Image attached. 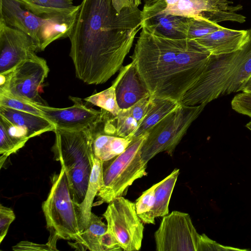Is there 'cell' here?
Listing matches in <instances>:
<instances>
[{"label":"cell","mask_w":251,"mask_h":251,"mask_svg":"<svg viewBox=\"0 0 251 251\" xmlns=\"http://www.w3.org/2000/svg\"><path fill=\"white\" fill-rule=\"evenodd\" d=\"M37 45L29 35L0 21V74L8 73L36 55Z\"/></svg>","instance_id":"13"},{"label":"cell","mask_w":251,"mask_h":251,"mask_svg":"<svg viewBox=\"0 0 251 251\" xmlns=\"http://www.w3.org/2000/svg\"><path fill=\"white\" fill-rule=\"evenodd\" d=\"M246 126L247 128L251 131V121H250L246 125Z\"/></svg>","instance_id":"40"},{"label":"cell","mask_w":251,"mask_h":251,"mask_svg":"<svg viewBox=\"0 0 251 251\" xmlns=\"http://www.w3.org/2000/svg\"><path fill=\"white\" fill-rule=\"evenodd\" d=\"M52 18L46 19L26 8L20 0H0V21L29 35L38 50L43 51L50 44Z\"/></svg>","instance_id":"10"},{"label":"cell","mask_w":251,"mask_h":251,"mask_svg":"<svg viewBox=\"0 0 251 251\" xmlns=\"http://www.w3.org/2000/svg\"><path fill=\"white\" fill-rule=\"evenodd\" d=\"M52 151L67 175L75 204L83 201L93 169L94 156L89 128L68 130L56 128Z\"/></svg>","instance_id":"4"},{"label":"cell","mask_w":251,"mask_h":251,"mask_svg":"<svg viewBox=\"0 0 251 251\" xmlns=\"http://www.w3.org/2000/svg\"><path fill=\"white\" fill-rule=\"evenodd\" d=\"M200 235L189 214L173 211L163 217L154 233L157 251H197Z\"/></svg>","instance_id":"9"},{"label":"cell","mask_w":251,"mask_h":251,"mask_svg":"<svg viewBox=\"0 0 251 251\" xmlns=\"http://www.w3.org/2000/svg\"><path fill=\"white\" fill-rule=\"evenodd\" d=\"M24 6L36 16L48 19L68 14L79 9L73 0H20Z\"/></svg>","instance_id":"22"},{"label":"cell","mask_w":251,"mask_h":251,"mask_svg":"<svg viewBox=\"0 0 251 251\" xmlns=\"http://www.w3.org/2000/svg\"><path fill=\"white\" fill-rule=\"evenodd\" d=\"M222 27L217 23L201 17L189 18L186 39L194 40L216 31Z\"/></svg>","instance_id":"27"},{"label":"cell","mask_w":251,"mask_h":251,"mask_svg":"<svg viewBox=\"0 0 251 251\" xmlns=\"http://www.w3.org/2000/svg\"><path fill=\"white\" fill-rule=\"evenodd\" d=\"M99 251H119L123 249L114 235L109 230L102 235L99 241Z\"/></svg>","instance_id":"34"},{"label":"cell","mask_w":251,"mask_h":251,"mask_svg":"<svg viewBox=\"0 0 251 251\" xmlns=\"http://www.w3.org/2000/svg\"><path fill=\"white\" fill-rule=\"evenodd\" d=\"M100 119L89 128L92 137L94 156L104 162L123 153L133 139L132 137L123 138L105 133L102 129Z\"/></svg>","instance_id":"18"},{"label":"cell","mask_w":251,"mask_h":251,"mask_svg":"<svg viewBox=\"0 0 251 251\" xmlns=\"http://www.w3.org/2000/svg\"><path fill=\"white\" fill-rule=\"evenodd\" d=\"M141 26L132 61L151 95L180 102L210 52L194 40L168 38L142 22Z\"/></svg>","instance_id":"2"},{"label":"cell","mask_w":251,"mask_h":251,"mask_svg":"<svg viewBox=\"0 0 251 251\" xmlns=\"http://www.w3.org/2000/svg\"><path fill=\"white\" fill-rule=\"evenodd\" d=\"M242 48L236 51L211 55L201 75L180 102L185 105L207 104L221 97L241 91L251 75V27Z\"/></svg>","instance_id":"3"},{"label":"cell","mask_w":251,"mask_h":251,"mask_svg":"<svg viewBox=\"0 0 251 251\" xmlns=\"http://www.w3.org/2000/svg\"><path fill=\"white\" fill-rule=\"evenodd\" d=\"M17 151L15 146L8 135L5 127L0 123V167L8 156Z\"/></svg>","instance_id":"31"},{"label":"cell","mask_w":251,"mask_h":251,"mask_svg":"<svg viewBox=\"0 0 251 251\" xmlns=\"http://www.w3.org/2000/svg\"><path fill=\"white\" fill-rule=\"evenodd\" d=\"M116 82L114 80L108 88L85 99V100L94 105L99 106L116 116L121 109L116 99L115 88Z\"/></svg>","instance_id":"26"},{"label":"cell","mask_w":251,"mask_h":251,"mask_svg":"<svg viewBox=\"0 0 251 251\" xmlns=\"http://www.w3.org/2000/svg\"><path fill=\"white\" fill-rule=\"evenodd\" d=\"M151 98L152 95L151 94L126 109L128 113L135 119L139 124L146 114Z\"/></svg>","instance_id":"32"},{"label":"cell","mask_w":251,"mask_h":251,"mask_svg":"<svg viewBox=\"0 0 251 251\" xmlns=\"http://www.w3.org/2000/svg\"><path fill=\"white\" fill-rule=\"evenodd\" d=\"M167 6H171L176 4L179 0H163Z\"/></svg>","instance_id":"39"},{"label":"cell","mask_w":251,"mask_h":251,"mask_svg":"<svg viewBox=\"0 0 251 251\" xmlns=\"http://www.w3.org/2000/svg\"><path fill=\"white\" fill-rule=\"evenodd\" d=\"M147 135V133L133 138L123 153L103 162V182L97 195L98 204L109 203L125 195L135 180L147 175L148 162L142 158L141 151Z\"/></svg>","instance_id":"6"},{"label":"cell","mask_w":251,"mask_h":251,"mask_svg":"<svg viewBox=\"0 0 251 251\" xmlns=\"http://www.w3.org/2000/svg\"><path fill=\"white\" fill-rule=\"evenodd\" d=\"M232 3L228 0H179L175 5L167 6L164 11L186 18L201 17L217 24L223 21L244 23L246 17L236 12L242 6Z\"/></svg>","instance_id":"12"},{"label":"cell","mask_w":251,"mask_h":251,"mask_svg":"<svg viewBox=\"0 0 251 251\" xmlns=\"http://www.w3.org/2000/svg\"><path fill=\"white\" fill-rule=\"evenodd\" d=\"M0 115L25 129L30 138L56 129L55 125L44 117L28 112L0 106Z\"/></svg>","instance_id":"19"},{"label":"cell","mask_w":251,"mask_h":251,"mask_svg":"<svg viewBox=\"0 0 251 251\" xmlns=\"http://www.w3.org/2000/svg\"><path fill=\"white\" fill-rule=\"evenodd\" d=\"M112 2L115 7L122 9L133 5L139 6L141 0H112Z\"/></svg>","instance_id":"37"},{"label":"cell","mask_w":251,"mask_h":251,"mask_svg":"<svg viewBox=\"0 0 251 251\" xmlns=\"http://www.w3.org/2000/svg\"><path fill=\"white\" fill-rule=\"evenodd\" d=\"M181 103L177 100L159 98L152 95L146 115L139 123L133 139L147 133L154 125L176 110Z\"/></svg>","instance_id":"21"},{"label":"cell","mask_w":251,"mask_h":251,"mask_svg":"<svg viewBox=\"0 0 251 251\" xmlns=\"http://www.w3.org/2000/svg\"><path fill=\"white\" fill-rule=\"evenodd\" d=\"M249 37L248 30H234L222 27L194 41L211 55L231 53L240 50Z\"/></svg>","instance_id":"17"},{"label":"cell","mask_w":251,"mask_h":251,"mask_svg":"<svg viewBox=\"0 0 251 251\" xmlns=\"http://www.w3.org/2000/svg\"><path fill=\"white\" fill-rule=\"evenodd\" d=\"M42 209L50 232L47 243L54 251H58L56 244L58 239L75 241V248L86 250L79 227L75 203L63 167L59 173L51 177V187L43 202Z\"/></svg>","instance_id":"5"},{"label":"cell","mask_w":251,"mask_h":251,"mask_svg":"<svg viewBox=\"0 0 251 251\" xmlns=\"http://www.w3.org/2000/svg\"><path fill=\"white\" fill-rule=\"evenodd\" d=\"M162 180L153 184L144 191L136 200L135 208L137 215L145 224H155V217L152 209L154 203V194L156 187Z\"/></svg>","instance_id":"25"},{"label":"cell","mask_w":251,"mask_h":251,"mask_svg":"<svg viewBox=\"0 0 251 251\" xmlns=\"http://www.w3.org/2000/svg\"><path fill=\"white\" fill-rule=\"evenodd\" d=\"M103 162L94 157L93 169L84 199L81 203L75 204L81 233L89 224L94 198L102 185Z\"/></svg>","instance_id":"20"},{"label":"cell","mask_w":251,"mask_h":251,"mask_svg":"<svg viewBox=\"0 0 251 251\" xmlns=\"http://www.w3.org/2000/svg\"><path fill=\"white\" fill-rule=\"evenodd\" d=\"M166 6L163 0H145L141 22L168 38L186 39L189 18L166 14Z\"/></svg>","instance_id":"15"},{"label":"cell","mask_w":251,"mask_h":251,"mask_svg":"<svg viewBox=\"0 0 251 251\" xmlns=\"http://www.w3.org/2000/svg\"><path fill=\"white\" fill-rule=\"evenodd\" d=\"M179 174V169H174L156 187L152 209L155 218L163 217L169 214L170 199Z\"/></svg>","instance_id":"23"},{"label":"cell","mask_w":251,"mask_h":251,"mask_svg":"<svg viewBox=\"0 0 251 251\" xmlns=\"http://www.w3.org/2000/svg\"><path fill=\"white\" fill-rule=\"evenodd\" d=\"M205 104L194 106L181 104L147 132L141 149V156L147 162L158 153L166 152L172 156L175 149L186 133L192 123L198 117Z\"/></svg>","instance_id":"7"},{"label":"cell","mask_w":251,"mask_h":251,"mask_svg":"<svg viewBox=\"0 0 251 251\" xmlns=\"http://www.w3.org/2000/svg\"><path fill=\"white\" fill-rule=\"evenodd\" d=\"M49 68L46 61L36 55L18 65L11 73L5 93L25 101L42 103L39 89L47 77Z\"/></svg>","instance_id":"11"},{"label":"cell","mask_w":251,"mask_h":251,"mask_svg":"<svg viewBox=\"0 0 251 251\" xmlns=\"http://www.w3.org/2000/svg\"><path fill=\"white\" fill-rule=\"evenodd\" d=\"M115 81L117 101L121 109L128 108L151 94L133 61L121 67Z\"/></svg>","instance_id":"16"},{"label":"cell","mask_w":251,"mask_h":251,"mask_svg":"<svg viewBox=\"0 0 251 251\" xmlns=\"http://www.w3.org/2000/svg\"><path fill=\"white\" fill-rule=\"evenodd\" d=\"M241 91L242 92L251 94V75L244 83Z\"/></svg>","instance_id":"38"},{"label":"cell","mask_w":251,"mask_h":251,"mask_svg":"<svg viewBox=\"0 0 251 251\" xmlns=\"http://www.w3.org/2000/svg\"><path fill=\"white\" fill-rule=\"evenodd\" d=\"M118 10L112 0H83L69 37L76 76L88 84L106 82L122 67L141 30V10Z\"/></svg>","instance_id":"1"},{"label":"cell","mask_w":251,"mask_h":251,"mask_svg":"<svg viewBox=\"0 0 251 251\" xmlns=\"http://www.w3.org/2000/svg\"><path fill=\"white\" fill-rule=\"evenodd\" d=\"M231 251V250H246L238 248H231L223 246L210 239L205 234L200 235L197 251Z\"/></svg>","instance_id":"35"},{"label":"cell","mask_w":251,"mask_h":251,"mask_svg":"<svg viewBox=\"0 0 251 251\" xmlns=\"http://www.w3.org/2000/svg\"><path fill=\"white\" fill-rule=\"evenodd\" d=\"M0 106L43 116L42 111L29 102L5 93H0Z\"/></svg>","instance_id":"28"},{"label":"cell","mask_w":251,"mask_h":251,"mask_svg":"<svg viewBox=\"0 0 251 251\" xmlns=\"http://www.w3.org/2000/svg\"><path fill=\"white\" fill-rule=\"evenodd\" d=\"M108 204L102 214L108 230L116 237L123 250H140L144 227L136 213L135 203L122 196Z\"/></svg>","instance_id":"8"},{"label":"cell","mask_w":251,"mask_h":251,"mask_svg":"<svg viewBox=\"0 0 251 251\" xmlns=\"http://www.w3.org/2000/svg\"><path fill=\"white\" fill-rule=\"evenodd\" d=\"M107 230V225L102 221L101 217L92 212L89 224L81 234L85 249L99 251V239Z\"/></svg>","instance_id":"24"},{"label":"cell","mask_w":251,"mask_h":251,"mask_svg":"<svg viewBox=\"0 0 251 251\" xmlns=\"http://www.w3.org/2000/svg\"><path fill=\"white\" fill-rule=\"evenodd\" d=\"M13 211L10 208L0 205V243L6 236L10 224L15 219Z\"/></svg>","instance_id":"33"},{"label":"cell","mask_w":251,"mask_h":251,"mask_svg":"<svg viewBox=\"0 0 251 251\" xmlns=\"http://www.w3.org/2000/svg\"><path fill=\"white\" fill-rule=\"evenodd\" d=\"M235 112L251 117V94L241 92L236 94L231 101Z\"/></svg>","instance_id":"30"},{"label":"cell","mask_w":251,"mask_h":251,"mask_svg":"<svg viewBox=\"0 0 251 251\" xmlns=\"http://www.w3.org/2000/svg\"><path fill=\"white\" fill-rule=\"evenodd\" d=\"M14 251H54L47 243L46 244H39L24 241H21L13 247Z\"/></svg>","instance_id":"36"},{"label":"cell","mask_w":251,"mask_h":251,"mask_svg":"<svg viewBox=\"0 0 251 251\" xmlns=\"http://www.w3.org/2000/svg\"><path fill=\"white\" fill-rule=\"evenodd\" d=\"M71 98L74 104L67 108H55L42 103L29 102L40 109L43 116L57 129L75 130L89 128L99 119L101 110L87 107L78 99Z\"/></svg>","instance_id":"14"},{"label":"cell","mask_w":251,"mask_h":251,"mask_svg":"<svg viewBox=\"0 0 251 251\" xmlns=\"http://www.w3.org/2000/svg\"><path fill=\"white\" fill-rule=\"evenodd\" d=\"M0 123L2 124L5 127L17 151L23 148L30 139L27 132L25 129L14 125L0 115Z\"/></svg>","instance_id":"29"}]
</instances>
